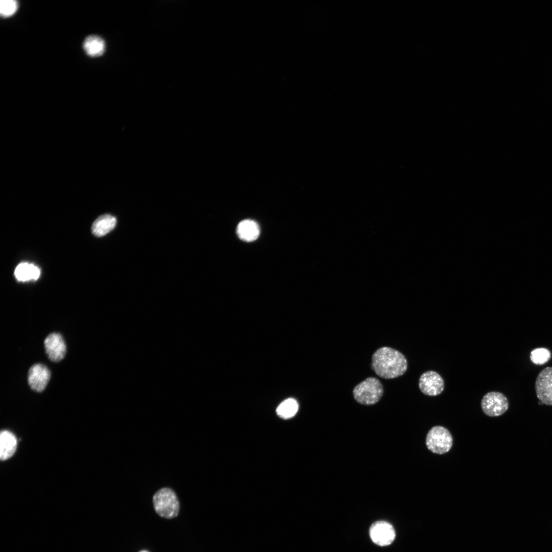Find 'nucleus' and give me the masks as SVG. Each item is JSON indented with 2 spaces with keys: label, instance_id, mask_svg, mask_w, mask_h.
<instances>
[{
  "label": "nucleus",
  "instance_id": "obj_7",
  "mask_svg": "<svg viewBox=\"0 0 552 552\" xmlns=\"http://www.w3.org/2000/svg\"><path fill=\"white\" fill-rule=\"evenodd\" d=\"M43 344L46 355L51 361L58 362L64 358L66 353V346L60 333H50L44 340Z\"/></svg>",
  "mask_w": 552,
  "mask_h": 552
},
{
  "label": "nucleus",
  "instance_id": "obj_13",
  "mask_svg": "<svg viewBox=\"0 0 552 552\" xmlns=\"http://www.w3.org/2000/svg\"><path fill=\"white\" fill-rule=\"evenodd\" d=\"M17 445L16 436L8 430H3L0 434V458L2 461L10 458L14 454Z\"/></svg>",
  "mask_w": 552,
  "mask_h": 552
},
{
  "label": "nucleus",
  "instance_id": "obj_10",
  "mask_svg": "<svg viewBox=\"0 0 552 552\" xmlns=\"http://www.w3.org/2000/svg\"><path fill=\"white\" fill-rule=\"evenodd\" d=\"M535 390L542 403L552 405V367H547L539 373L535 382Z\"/></svg>",
  "mask_w": 552,
  "mask_h": 552
},
{
  "label": "nucleus",
  "instance_id": "obj_5",
  "mask_svg": "<svg viewBox=\"0 0 552 552\" xmlns=\"http://www.w3.org/2000/svg\"><path fill=\"white\" fill-rule=\"evenodd\" d=\"M509 402L507 397L498 392L487 393L481 401L483 412L489 417H497L503 414L508 409Z\"/></svg>",
  "mask_w": 552,
  "mask_h": 552
},
{
  "label": "nucleus",
  "instance_id": "obj_16",
  "mask_svg": "<svg viewBox=\"0 0 552 552\" xmlns=\"http://www.w3.org/2000/svg\"><path fill=\"white\" fill-rule=\"evenodd\" d=\"M298 408L297 401L293 398H288L278 406L276 412L280 417L287 419L293 417L296 413Z\"/></svg>",
  "mask_w": 552,
  "mask_h": 552
},
{
  "label": "nucleus",
  "instance_id": "obj_19",
  "mask_svg": "<svg viewBox=\"0 0 552 552\" xmlns=\"http://www.w3.org/2000/svg\"><path fill=\"white\" fill-rule=\"evenodd\" d=\"M140 552H149V551H147V550H143L140 551Z\"/></svg>",
  "mask_w": 552,
  "mask_h": 552
},
{
  "label": "nucleus",
  "instance_id": "obj_6",
  "mask_svg": "<svg viewBox=\"0 0 552 552\" xmlns=\"http://www.w3.org/2000/svg\"><path fill=\"white\" fill-rule=\"evenodd\" d=\"M369 535L375 544L380 546H386L394 541L396 532L390 523L384 520H379L370 526Z\"/></svg>",
  "mask_w": 552,
  "mask_h": 552
},
{
  "label": "nucleus",
  "instance_id": "obj_4",
  "mask_svg": "<svg viewBox=\"0 0 552 552\" xmlns=\"http://www.w3.org/2000/svg\"><path fill=\"white\" fill-rule=\"evenodd\" d=\"M453 444V438L449 431L442 426L432 427L428 432L426 445L432 452L443 454L450 451Z\"/></svg>",
  "mask_w": 552,
  "mask_h": 552
},
{
  "label": "nucleus",
  "instance_id": "obj_14",
  "mask_svg": "<svg viewBox=\"0 0 552 552\" xmlns=\"http://www.w3.org/2000/svg\"><path fill=\"white\" fill-rule=\"evenodd\" d=\"M117 219L110 214H104L98 217L93 223L91 232L97 237H102L116 226Z\"/></svg>",
  "mask_w": 552,
  "mask_h": 552
},
{
  "label": "nucleus",
  "instance_id": "obj_17",
  "mask_svg": "<svg viewBox=\"0 0 552 552\" xmlns=\"http://www.w3.org/2000/svg\"><path fill=\"white\" fill-rule=\"evenodd\" d=\"M551 358V353L549 350L544 348H536L532 350L530 354V359L533 363L538 365L545 364Z\"/></svg>",
  "mask_w": 552,
  "mask_h": 552
},
{
  "label": "nucleus",
  "instance_id": "obj_8",
  "mask_svg": "<svg viewBox=\"0 0 552 552\" xmlns=\"http://www.w3.org/2000/svg\"><path fill=\"white\" fill-rule=\"evenodd\" d=\"M51 375V372L45 365L40 363L34 364L28 371V383L32 390L41 393L46 388Z\"/></svg>",
  "mask_w": 552,
  "mask_h": 552
},
{
  "label": "nucleus",
  "instance_id": "obj_15",
  "mask_svg": "<svg viewBox=\"0 0 552 552\" xmlns=\"http://www.w3.org/2000/svg\"><path fill=\"white\" fill-rule=\"evenodd\" d=\"M40 274L39 268L33 264L21 263L15 270L14 275L18 281L26 282L37 280Z\"/></svg>",
  "mask_w": 552,
  "mask_h": 552
},
{
  "label": "nucleus",
  "instance_id": "obj_1",
  "mask_svg": "<svg viewBox=\"0 0 552 552\" xmlns=\"http://www.w3.org/2000/svg\"><path fill=\"white\" fill-rule=\"evenodd\" d=\"M372 367L375 373L385 379H393L403 375L407 369V361L400 352L390 347L377 350L372 358Z\"/></svg>",
  "mask_w": 552,
  "mask_h": 552
},
{
  "label": "nucleus",
  "instance_id": "obj_9",
  "mask_svg": "<svg viewBox=\"0 0 552 552\" xmlns=\"http://www.w3.org/2000/svg\"><path fill=\"white\" fill-rule=\"evenodd\" d=\"M419 387L423 394L429 396H435L444 390L445 382L438 373L433 371H428L421 375L419 380Z\"/></svg>",
  "mask_w": 552,
  "mask_h": 552
},
{
  "label": "nucleus",
  "instance_id": "obj_11",
  "mask_svg": "<svg viewBox=\"0 0 552 552\" xmlns=\"http://www.w3.org/2000/svg\"><path fill=\"white\" fill-rule=\"evenodd\" d=\"M82 47L86 54L92 58L101 56L106 50L104 39L97 35H89L84 39Z\"/></svg>",
  "mask_w": 552,
  "mask_h": 552
},
{
  "label": "nucleus",
  "instance_id": "obj_3",
  "mask_svg": "<svg viewBox=\"0 0 552 552\" xmlns=\"http://www.w3.org/2000/svg\"><path fill=\"white\" fill-rule=\"evenodd\" d=\"M383 386L378 379L370 377L357 384L354 388V399L360 404L370 405L378 402L383 394Z\"/></svg>",
  "mask_w": 552,
  "mask_h": 552
},
{
  "label": "nucleus",
  "instance_id": "obj_18",
  "mask_svg": "<svg viewBox=\"0 0 552 552\" xmlns=\"http://www.w3.org/2000/svg\"><path fill=\"white\" fill-rule=\"evenodd\" d=\"M18 8V2L15 0H2L0 3V14L2 17H9L13 15Z\"/></svg>",
  "mask_w": 552,
  "mask_h": 552
},
{
  "label": "nucleus",
  "instance_id": "obj_2",
  "mask_svg": "<svg viewBox=\"0 0 552 552\" xmlns=\"http://www.w3.org/2000/svg\"><path fill=\"white\" fill-rule=\"evenodd\" d=\"M153 504L160 516L171 519L176 517L179 511V502L175 492L165 487L158 490L153 496Z\"/></svg>",
  "mask_w": 552,
  "mask_h": 552
},
{
  "label": "nucleus",
  "instance_id": "obj_12",
  "mask_svg": "<svg viewBox=\"0 0 552 552\" xmlns=\"http://www.w3.org/2000/svg\"><path fill=\"white\" fill-rule=\"evenodd\" d=\"M237 234L239 238L246 242L256 240L260 235L258 224L250 219H245L239 223L237 227Z\"/></svg>",
  "mask_w": 552,
  "mask_h": 552
}]
</instances>
